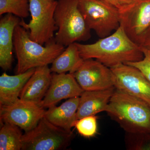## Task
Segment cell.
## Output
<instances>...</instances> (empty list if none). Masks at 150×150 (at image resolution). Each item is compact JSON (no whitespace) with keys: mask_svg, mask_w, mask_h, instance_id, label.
I'll list each match as a JSON object with an SVG mask.
<instances>
[{"mask_svg":"<svg viewBox=\"0 0 150 150\" xmlns=\"http://www.w3.org/2000/svg\"><path fill=\"white\" fill-rule=\"evenodd\" d=\"M76 44L84 60L95 59L110 68L138 62L144 58L141 46L129 38L121 25L112 34L95 43L82 44L76 42Z\"/></svg>","mask_w":150,"mask_h":150,"instance_id":"obj_1","label":"cell"},{"mask_svg":"<svg viewBox=\"0 0 150 150\" xmlns=\"http://www.w3.org/2000/svg\"><path fill=\"white\" fill-rule=\"evenodd\" d=\"M105 112L127 133H150V106L115 89Z\"/></svg>","mask_w":150,"mask_h":150,"instance_id":"obj_2","label":"cell"},{"mask_svg":"<svg viewBox=\"0 0 150 150\" xmlns=\"http://www.w3.org/2000/svg\"><path fill=\"white\" fill-rule=\"evenodd\" d=\"M13 46L17 59L16 74L48 66L65 50V46L56 43L54 39L44 46L32 40L28 31L19 24L14 32Z\"/></svg>","mask_w":150,"mask_h":150,"instance_id":"obj_3","label":"cell"},{"mask_svg":"<svg viewBox=\"0 0 150 150\" xmlns=\"http://www.w3.org/2000/svg\"><path fill=\"white\" fill-rule=\"evenodd\" d=\"M54 20L57 28L54 40L58 44L68 46L90 38L91 29L79 8V0L57 1Z\"/></svg>","mask_w":150,"mask_h":150,"instance_id":"obj_4","label":"cell"},{"mask_svg":"<svg viewBox=\"0 0 150 150\" xmlns=\"http://www.w3.org/2000/svg\"><path fill=\"white\" fill-rule=\"evenodd\" d=\"M74 137L72 131H66L43 117L35 128L23 134L21 150H65Z\"/></svg>","mask_w":150,"mask_h":150,"instance_id":"obj_5","label":"cell"},{"mask_svg":"<svg viewBox=\"0 0 150 150\" xmlns=\"http://www.w3.org/2000/svg\"><path fill=\"white\" fill-rule=\"evenodd\" d=\"M56 4L55 0H29L31 19L27 23L21 18L20 25L28 31L32 40L41 45L54 39V32L57 30L54 20Z\"/></svg>","mask_w":150,"mask_h":150,"instance_id":"obj_6","label":"cell"},{"mask_svg":"<svg viewBox=\"0 0 150 150\" xmlns=\"http://www.w3.org/2000/svg\"><path fill=\"white\" fill-rule=\"evenodd\" d=\"M79 8L89 28L103 38L120 25L119 9L100 0H79Z\"/></svg>","mask_w":150,"mask_h":150,"instance_id":"obj_7","label":"cell"},{"mask_svg":"<svg viewBox=\"0 0 150 150\" xmlns=\"http://www.w3.org/2000/svg\"><path fill=\"white\" fill-rule=\"evenodd\" d=\"M119 11L120 25L133 42L142 46L150 33V0H135Z\"/></svg>","mask_w":150,"mask_h":150,"instance_id":"obj_8","label":"cell"},{"mask_svg":"<svg viewBox=\"0 0 150 150\" xmlns=\"http://www.w3.org/2000/svg\"><path fill=\"white\" fill-rule=\"evenodd\" d=\"M46 111L39 103L18 98L11 104L0 106V120L1 123L14 124L27 132L37 126Z\"/></svg>","mask_w":150,"mask_h":150,"instance_id":"obj_9","label":"cell"},{"mask_svg":"<svg viewBox=\"0 0 150 150\" xmlns=\"http://www.w3.org/2000/svg\"><path fill=\"white\" fill-rule=\"evenodd\" d=\"M114 76V87L141 100L150 106V82L135 67L120 64L110 68Z\"/></svg>","mask_w":150,"mask_h":150,"instance_id":"obj_10","label":"cell"},{"mask_svg":"<svg viewBox=\"0 0 150 150\" xmlns=\"http://www.w3.org/2000/svg\"><path fill=\"white\" fill-rule=\"evenodd\" d=\"M84 91L114 87V76L110 68L93 59L84 60L72 74Z\"/></svg>","mask_w":150,"mask_h":150,"instance_id":"obj_11","label":"cell"},{"mask_svg":"<svg viewBox=\"0 0 150 150\" xmlns=\"http://www.w3.org/2000/svg\"><path fill=\"white\" fill-rule=\"evenodd\" d=\"M83 91L72 74L53 73L51 84L40 105L49 108L62 100L80 96Z\"/></svg>","mask_w":150,"mask_h":150,"instance_id":"obj_12","label":"cell"},{"mask_svg":"<svg viewBox=\"0 0 150 150\" xmlns=\"http://www.w3.org/2000/svg\"><path fill=\"white\" fill-rule=\"evenodd\" d=\"M21 18L6 14L0 20V67L4 71L11 69L13 61V34Z\"/></svg>","mask_w":150,"mask_h":150,"instance_id":"obj_13","label":"cell"},{"mask_svg":"<svg viewBox=\"0 0 150 150\" xmlns=\"http://www.w3.org/2000/svg\"><path fill=\"white\" fill-rule=\"evenodd\" d=\"M48 66L35 68L19 96L20 99L40 104L51 84L52 74Z\"/></svg>","mask_w":150,"mask_h":150,"instance_id":"obj_14","label":"cell"},{"mask_svg":"<svg viewBox=\"0 0 150 150\" xmlns=\"http://www.w3.org/2000/svg\"><path fill=\"white\" fill-rule=\"evenodd\" d=\"M115 90V87H113L102 90L84 91L80 96L77 119L105 111Z\"/></svg>","mask_w":150,"mask_h":150,"instance_id":"obj_15","label":"cell"},{"mask_svg":"<svg viewBox=\"0 0 150 150\" xmlns=\"http://www.w3.org/2000/svg\"><path fill=\"white\" fill-rule=\"evenodd\" d=\"M80 96L69 98L59 106L56 105L48 108L44 118L56 126L68 131H71L77 119V112Z\"/></svg>","mask_w":150,"mask_h":150,"instance_id":"obj_16","label":"cell"},{"mask_svg":"<svg viewBox=\"0 0 150 150\" xmlns=\"http://www.w3.org/2000/svg\"><path fill=\"white\" fill-rule=\"evenodd\" d=\"M35 70L33 68L14 76L3 73L0 76V106L11 104L19 98L25 85Z\"/></svg>","mask_w":150,"mask_h":150,"instance_id":"obj_17","label":"cell"},{"mask_svg":"<svg viewBox=\"0 0 150 150\" xmlns=\"http://www.w3.org/2000/svg\"><path fill=\"white\" fill-rule=\"evenodd\" d=\"M84 59L81 57L76 42L69 45L52 63L51 72L73 74L79 69Z\"/></svg>","mask_w":150,"mask_h":150,"instance_id":"obj_18","label":"cell"},{"mask_svg":"<svg viewBox=\"0 0 150 150\" xmlns=\"http://www.w3.org/2000/svg\"><path fill=\"white\" fill-rule=\"evenodd\" d=\"M0 130V150H20L23 134L20 127L11 123H2Z\"/></svg>","mask_w":150,"mask_h":150,"instance_id":"obj_19","label":"cell"},{"mask_svg":"<svg viewBox=\"0 0 150 150\" xmlns=\"http://www.w3.org/2000/svg\"><path fill=\"white\" fill-rule=\"evenodd\" d=\"M7 13L26 18L30 14L29 0H0V15Z\"/></svg>","mask_w":150,"mask_h":150,"instance_id":"obj_20","label":"cell"},{"mask_svg":"<svg viewBox=\"0 0 150 150\" xmlns=\"http://www.w3.org/2000/svg\"><path fill=\"white\" fill-rule=\"evenodd\" d=\"M125 143L128 150H150V133L126 132Z\"/></svg>","mask_w":150,"mask_h":150,"instance_id":"obj_21","label":"cell"},{"mask_svg":"<svg viewBox=\"0 0 150 150\" xmlns=\"http://www.w3.org/2000/svg\"><path fill=\"white\" fill-rule=\"evenodd\" d=\"M97 116L90 115L78 119L74 127L81 136L89 139L95 137L97 133Z\"/></svg>","mask_w":150,"mask_h":150,"instance_id":"obj_22","label":"cell"},{"mask_svg":"<svg viewBox=\"0 0 150 150\" xmlns=\"http://www.w3.org/2000/svg\"><path fill=\"white\" fill-rule=\"evenodd\" d=\"M144 58L137 62H128L126 64L130 65L139 70L150 82V51L141 46Z\"/></svg>","mask_w":150,"mask_h":150,"instance_id":"obj_23","label":"cell"},{"mask_svg":"<svg viewBox=\"0 0 150 150\" xmlns=\"http://www.w3.org/2000/svg\"><path fill=\"white\" fill-rule=\"evenodd\" d=\"M100 1L111 5L119 9L122 7V6H121L120 3L118 2V0H100Z\"/></svg>","mask_w":150,"mask_h":150,"instance_id":"obj_24","label":"cell"},{"mask_svg":"<svg viewBox=\"0 0 150 150\" xmlns=\"http://www.w3.org/2000/svg\"><path fill=\"white\" fill-rule=\"evenodd\" d=\"M142 46L145 47L150 51V33L147 37L144 44Z\"/></svg>","mask_w":150,"mask_h":150,"instance_id":"obj_25","label":"cell"},{"mask_svg":"<svg viewBox=\"0 0 150 150\" xmlns=\"http://www.w3.org/2000/svg\"><path fill=\"white\" fill-rule=\"evenodd\" d=\"M118 2L122 6L127 5L133 2L135 0H118Z\"/></svg>","mask_w":150,"mask_h":150,"instance_id":"obj_26","label":"cell"},{"mask_svg":"<svg viewBox=\"0 0 150 150\" xmlns=\"http://www.w3.org/2000/svg\"><path fill=\"white\" fill-rule=\"evenodd\" d=\"M46 1H55V0H46Z\"/></svg>","mask_w":150,"mask_h":150,"instance_id":"obj_27","label":"cell"}]
</instances>
